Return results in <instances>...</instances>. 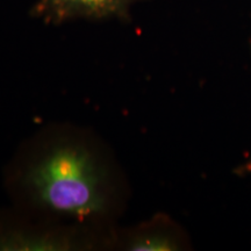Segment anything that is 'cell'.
<instances>
[{"label": "cell", "instance_id": "7a4b0ae2", "mask_svg": "<svg viewBox=\"0 0 251 251\" xmlns=\"http://www.w3.org/2000/svg\"><path fill=\"white\" fill-rule=\"evenodd\" d=\"M141 0H37L34 17L48 24L78 20L125 19Z\"/></svg>", "mask_w": 251, "mask_h": 251}, {"label": "cell", "instance_id": "3957f363", "mask_svg": "<svg viewBox=\"0 0 251 251\" xmlns=\"http://www.w3.org/2000/svg\"><path fill=\"white\" fill-rule=\"evenodd\" d=\"M84 237L62 231H33L7 212H0V251L75 250L86 247Z\"/></svg>", "mask_w": 251, "mask_h": 251}, {"label": "cell", "instance_id": "277c9868", "mask_svg": "<svg viewBox=\"0 0 251 251\" xmlns=\"http://www.w3.org/2000/svg\"><path fill=\"white\" fill-rule=\"evenodd\" d=\"M127 250L170 251L177 249V243L170 235L159 231H142L135 234L125 243Z\"/></svg>", "mask_w": 251, "mask_h": 251}, {"label": "cell", "instance_id": "6da1fadb", "mask_svg": "<svg viewBox=\"0 0 251 251\" xmlns=\"http://www.w3.org/2000/svg\"><path fill=\"white\" fill-rule=\"evenodd\" d=\"M6 186L19 201L75 219L96 218L107 212V171L89 147L59 142L33 159L9 166Z\"/></svg>", "mask_w": 251, "mask_h": 251}]
</instances>
